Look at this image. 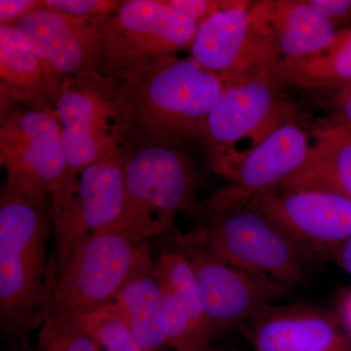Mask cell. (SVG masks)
<instances>
[{
	"label": "cell",
	"mask_w": 351,
	"mask_h": 351,
	"mask_svg": "<svg viewBox=\"0 0 351 351\" xmlns=\"http://www.w3.org/2000/svg\"><path fill=\"white\" fill-rule=\"evenodd\" d=\"M228 82L193 58H166L120 82L112 110L119 152L198 140Z\"/></svg>",
	"instance_id": "cell-1"
},
{
	"label": "cell",
	"mask_w": 351,
	"mask_h": 351,
	"mask_svg": "<svg viewBox=\"0 0 351 351\" xmlns=\"http://www.w3.org/2000/svg\"><path fill=\"white\" fill-rule=\"evenodd\" d=\"M53 232L51 198L1 191L0 195V327L29 350V334L40 328L58 277L47 242Z\"/></svg>",
	"instance_id": "cell-2"
},
{
	"label": "cell",
	"mask_w": 351,
	"mask_h": 351,
	"mask_svg": "<svg viewBox=\"0 0 351 351\" xmlns=\"http://www.w3.org/2000/svg\"><path fill=\"white\" fill-rule=\"evenodd\" d=\"M193 230L226 263L285 287L299 285L308 260L258 204L232 186L186 208Z\"/></svg>",
	"instance_id": "cell-3"
},
{
	"label": "cell",
	"mask_w": 351,
	"mask_h": 351,
	"mask_svg": "<svg viewBox=\"0 0 351 351\" xmlns=\"http://www.w3.org/2000/svg\"><path fill=\"white\" fill-rule=\"evenodd\" d=\"M119 154L124 198L112 228L136 245L162 237L176 215L195 202L197 176L184 149L156 145Z\"/></svg>",
	"instance_id": "cell-4"
},
{
	"label": "cell",
	"mask_w": 351,
	"mask_h": 351,
	"mask_svg": "<svg viewBox=\"0 0 351 351\" xmlns=\"http://www.w3.org/2000/svg\"><path fill=\"white\" fill-rule=\"evenodd\" d=\"M281 89L270 75L228 83L198 138L214 174L221 177L274 129L294 119Z\"/></svg>",
	"instance_id": "cell-5"
},
{
	"label": "cell",
	"mask_w": 351,
	"mask_h": 351,
	"mask_svg": "<svg viewBox=\"0 0 351 351\" xmlns=\"http://www.w3.org/2000/svg\"><path fill=\"white\" fill-rule=\"evenodd\" d=\"M197 23L166 0H126L101 18L107 76L122 82L177 53L191 49Z\"/></svg>",
	"instance_id": "cell-6"
},
{
	"label": "cell",
	"mask_w": 351,
	"mask_h": 351,
	"mask_svg": "<svg viewBox=\"0 0 351 351\" xmlns=\"http://www.w3.org/2000/svg\"><path fill=\"white\" fill-rule=\"evenodd\" d=\"M50 198L58 277L85 241L119 221L124 170L117 149L86 167L69 170Z\"/></svg>",
	"instance_id": "cell-7"
},
{
	"label": "cell",
	"mask_w": 351,
	"mask_h": 351,
	"mask_svg": "<svg viewBox=\"0 0 351 351\" xmlns=\"http://www.w3.org/2000/svg\"><path fill=\"white\" fill-rule=\"evenodd\" d=\"M0 120V164L6 171L2 191L51 196L69 171L54 108L14 101L1 107Z\"/></svg>",
	"instance_id": "cell-8"
},
{
	"label": "cell",
	"mask_w": 351,
	"mask_h": 351,
	"mask_svg": "<svg viewBox=\"0 0 351 351\" xmlns=\"http://www.w3.org/2000/svg\"><path fill=\"white\" fill-rule=\"evenodd\" d=\"M171 228L167 239L189 258L203 311L216 334L234 328L241 329L261 309L287 294L288 288L282 284L226 263L195 230L182 234Z\"/></svg>",
	"instance_id": "cell-9"
},
{
	"label": "cell",
	"mask_w": 351,
	"mask_h": 351,
	"mask_svg": "<svg viewBox=\"0 0 351 351\" xmlns=\"http://www.w3.org/2000/svg\"><path fill=\"white\" fill-rule=\"evenodd\" d=\"M141 246L112 226L90 237L58 274L46 317L85 316L112 304L135 265Z\"/></svg>",
	"instance_id": "cell-10"
},
{
	"label": "cell",
	"mask_w": 351,
	"mask_h": 351,
	"mask_svg": "<svg viewBox=\"0 0 351 351\" xmlns=\"http://www.w3.org/2000/svg\"><path fill=\"white\" fill-rule=\"evenodd\" d=\"M258 204L309 262L331 261L351 237V200L320 189L254 193Z\"/></svg>",
	"instance_id": "cell-11"
},
{
	"label": "cell",
	"mask_w": 351,
	"mask_h": 351,
	"mask_svg": "<svg viewBox=\"0 0 351 351\" xmlns=\"http://www.w3.org/2000/svg\"><path fill=\"white\" fill-rule=\"evenodd\" d=\"M119 82L84 73L62 85L56 112L69 170L82 169L117 149L112 110Z\"/></svg>",
	"instance_id": "cell-12"
},
{
	"label": "cell",
	"mask_w": 351,
	"mask_h": 351,
	"mask_svg": "<svg viewBox=\"0 0 351 351\" xmlns=\"http://www.w3.org/2000/svg\"><path fill=\"white\" fill-rule=\"evenodd\" d=\"M13 27L60 84L84 73L107 76L101 18L73 17L45 6Z\"/></svg>",
	"instance_id": "cell-13"
},
{
	"label": "cell",
	"mask_w": 351,
	"mask_h": 351,
	"mask_svg": "<svg viewBox=\"0 0 351 351\" xmlns=\"http://www.w3.org/2000/svg\"><path fill=\"white\" fill-rule=\"evenodd\" d=\"M250 1L219 11L198 25L191 58L228 83L271 73L276 58L256 31Z\"/></svg>",
	"instance_id": "cell-14"
},
{
	"label": "cell",
	"mask_w": 351,
	"mask_h": 351,
	"mask_svg": "<svg viewBox=\"0 0 351 351\" xmlns=\"http://www.w3.org/2000/svg\"><path fill=\"white\" fill-rule=\"evenodd\" d=\"M241 330L255 351H351L341 321L306 304H269Z\"/></svg>",
	"instance_id": "cell-15"
},
{
	"label": "cell",
	"mask_w": 351,
	"mask_h": 351,
	"mask_svg": "<svg viewBox=\"0 0 351 351\" xmlns=\"http://www.w3.org/2000/svg\"><path fill=\"white\" fill-rule=\"evenodd\" d=\"M251 16L256 31L269 45L276 64L326 49L339 32L306 0L252 2Z\"/></svg>",
	"instance_id": "cell-16"
},
{
	"label": "cell",
	"mask_w": 351,
	"mask_h": 351,
	"mask_svg": "<svg viewBox=\"0 0 351 351\" xmlns=\"http://www.w3.org/2000/svg\"><path fill=\"white\" fill-rule=\"evenodd\" d=\"M314 140L293 119L274 129L260 144L240 158L221 177L230 186L250 193L280 186L306 165Z\"/></svg>",
	"instance_id": "cell-17"
},
{
	"label": "cell",
	"mask_w": 351,
	"mask_h": 351,
	"mask_svg": "<svg viewBox=\"0 0 351 351\" xmlns=\"http://www.w3.org/2000/svg\"><path fill=\"white\" fill-rule=\"evenodd\" d=\"M112 306L145 351L167 348L162 284L156 261L152 258L149 241L141 246L135 265Z\"/></svg>",
	"instance_id": "cell-18"
},
{
	"label": "cell",
	"mask_w": 351,
	"mask_h": 351,
	"mask_svg": "<svg viewBox=\"0 0 351 351\" xmlns=\"http://www.w3.org/2000/svg\"><path fill=\"white\" fill-rule=\"evenodd\" d=\"M306 165L277 189H320L351 200V134L323 122Z\"/></svg>",
	"instance_id": "cell-19"
},
{
	"label": "cell",
	"mask_w": 351,
	"mask_h": 351,
	"mask_svg": "<svg viewBox=\"0 0 351 351\" xmlns=\"http://www.w3.org/2000/svg\"><path fill=\"white\" fill-rule=\"evenodd\" d=\"M0 85L36 107L54 108L62 87L13 25H0Z\"/></svg>",
	"instance_id": "cell-20"
},
{
	"label": "cell",
	"mask_w": 351,
	"mask_h": 351,
	"mask_svg": "<svg viewBox=\"0 0 351 351\" xmlns=\"http://www.w3.org/2000/svg\"><path fill=\"white\" fill-rule=\"evenodd\" d=\"M270 75L281 87L299 90L335 89L351 82V25L326 49L281 62Z\"/></svg>",
	"instance_id": "cell-21"
},
{
	"label": "cell",
	"mask_w": 351,
	"mask_h": 351,
	"mask_svg": "<svg viewBox=\"0 0 351 351\" xmlns=\"http://www.w3.org/2000/svg\"><path fill=\"white\" fill-rule=\"evenodd\" d=\"M156 261L161 283L174 295L188 314L195 331L209 346L216 332L203 311L195 271L189 258L181 249L169 241Z\"/></svg>",
	"instance_id": "cell-22"
},
{
	"label": "cell",
	"mask_w": 351,
	"mask_h": 351,
	"mask_svg": "<svg viewBox=\"0 0 351 351\" xmlns=\"http://www.w3.org/2000/svg\"><path fill=\"white\" fill-rule=\"evenodd\" d=\"M27 351H101L80 316H47L39 328L38 343Z\"/></svg>",
	"instance_id": "cell-23"
},
{
	"label": "cell",
	"mask_w": 351,
	"mask_h": 351,
	"mask_svg": "<svg viewBox=\"0 0 351 351\" xmlns=\"http://www.w3.org/2000/svg\"><path fill=\"white\" fill-rule=\"evenodd\" d=\"M80 317L86 321L101 351H145L112 304Z\"/></svg>",
	"instance_id": "cell-24"
},
{
	"label": "cell",
	"mask_w": 351,
	"mask_h": 351,
	"mask_svg": "<svg viewBox=\"0 0 351 351\" xmlns=\"http://www.w3.org/2000/svg\"><path fill=\"white\" fill-rule=\"evenodd\" d=\"M47 8L78 18H105L117 12L122 1L117 0H43Z\"/></svg>",
	"instance_id": "cell-25"
},
{
	"label": "cell",
	"mask_w": 351,
	"mask_h": 351,
	"mask_svg": "<svg viewBox=\"0 0 351 351\" xmlns=\"http://www.w3.org/2000/svg\"><path fill=\"white\" fill-rule=\"evenodd\" d=\"M168 4L174 7L180 12L184 14L189 19L198 25L204 22L219 11L226 10L239 4V0H166Z\"/></svg>",
	"instance_id": "cell-26"
},
{
	"label": "cell",
	"mask_w": 351,
	"mask_h": 351,
	"mask_svg": "<svg viewBox=\"0 0 351 351\" xmlns=\"http://www.w3.org/2000/svg\"><path fill=\"white\" fill-rule=\"evenodd\" d=\"M306 2L339 32L350 27L351 0H306Z\"/></svg>",
	"instance_id": "cell-27"
},
{
	"label": "cell",
	"mask_w": 351,
	"mask_h": 351,
	"mask_svg": "<svg viewBox=\"0 0 351 351\" xmlns=\"http://www.w3.org/2000/svg\"><path fill=\"white\" fill-rule=\"evenodd\" d=\"M332 97L331 114L329 122L331 125L351 134V82L338 88Z\"/></svg>",
	"instance_id": "cell-28"
},
{
	"label": "cell",
	"mask_w": 351,
	"mask_h": 351,
	"mask_svg": "<svg viewBox=\"0 0 351 351\" xmlns=\"http://www.w3.org/2000/svg\"><path fill=\"white\" fill-rule=\"evenodd\" d=\"M43 0H1L0 25H13L32 12L43 9Z\"/></svg>",
	"instance_id": "cell-29"
},
{
	"label": "cell",
	"mask_w": 351,
	"mask_h": 351,
	"mask_svg": "<svg viewBox=\"0 0 351 351\" xmlns=\"http://www.w3.org/2000/svg\"><path fill=\"white\" fill-rule=\"evenodd\" d=\"M331 261L351 276V237L335 252Z\"/></svg>",
	"instance_id": "cell-30"
},
{
	"label": "cell",
	"mask_w": 351,
	"mask_h": 351,
	"mask_svg": "<svg viewBox=\"0 0 351 351\" xmlns=\"http://www.w3.org/2000/svg\"><path fill=\"white\" fill-rule=\"evenodd\" d=\"M339 321L351 339V291L339 304Z\"/></svg>",
	"instance_id": "cell-31"
},
{
	"label": "cell",
	"mask_w": 351,
	"mask_h": 351,
	"mask_svg": "<svg viewBox=\"0 0 351 351\" xmlns=\"http://www.w3.org/2000/svg\"><path fill=\"white\" fill-rule=\"evenodd\" d=\"M195 351H239L237 350H232V348H201V350H195Z\"/></svg>",
	"instance_id": "cell-32"
}]
</instances>
